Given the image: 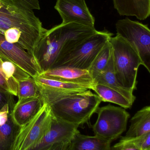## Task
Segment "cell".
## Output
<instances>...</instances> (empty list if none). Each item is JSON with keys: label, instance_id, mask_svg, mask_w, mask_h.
<instances>
[{"label": "cell", "instance_id": "obj_1", "mask_svg": "<svg viewBox=\"0 0 150 150\" xmlns=\"http://www.w3.org/2000/svg\"><path fill=\"white\" fill-rule=\"evenodd\" d=\"M40 9L38 0H0V33L8 42L19 45L33 55L47 30L34 14Z\"/></svg>", "mask_w": 150, "mask_h": 150}, {"label": "cell", "instance_id": "obj_2", "mask_svg": "<svg viewBox=\"0 0 150 150\" xmlns=\"http://www.w3.org/2000/svg\"><path fill=\"white\" fill-rule=\"evenodd\" d=\"M97 31L76 23L55 25L42 35L33 57L41 73L53 69L72 47Z\"/></svg>", "mask_w": 150, "mask_h": 150}, {"label": "cell", "instance_id": "obj_3", "mask_svg": "<svg viewBox=\"0 0 150 150\" xmlns=\"http://www.w3.org/2000/svg\"><path fill=\"white\" fill-rule=\"evenodd\" d=\"M90 90L66 97L42 99L53 116L79 127L90 120L102 101Z\"/></svg>", "mask_w": 150, "mask_h": 150}, {"label": "cell", "instance_id": "obj_4", "mask_svg": "<svg viewBox=\"0 0 150 150\" xmlns=\"http://www.w3.org/2000/svg\"><path fill=\"white\" fill-rule=\"evenodd\" d=\"M112 49L114 69L120 85L134 92L136 89L138 69L142 65L138 52L126 40L116 35L109 40Z\"/></svg>", "mask_w": 150, "mask_h": 150}, {"label": "cell", "instance_id": "obj_5", "mask_svg": "<svg viewBox=\"0 0 150 150\" xmlns=\"http://www.w3.org/2000/svg\"><path fill=\"white\" fill-rule=\"evenodd\" d=\"M113 35L107 30L97 31L72 47L53 69L66 67L89 70L99 53Z\"/></svg>", "mask_w": 150, "mask_h": 150}, {"label": "cell", "instance_id": "obj_6", "mask_svg": "<svg viewBox=\"0 0 150 150\" xmlns=\"http://www.w3.org/2000/svg\"><path fill=\"white\" fill-rule=\"evenodd\" d=\"M96 113L97 119L92 126L94 136L112 142L127 129L130 115L125 108L109 104L99 107Z\"/></svg>", "mask_w": 150, "mask_h": 150}, {"label": "cell", "instance_id": "obj_7", "mask_svg": "<svg viewBox=\"0 0 150 150\" xmlns=\"http://www.w3.org/2000/svg\"><path fill=\"white\" fill-rule=\"evenodd\" d=\"M117 35L136 49L143 66L150 72V30L147 25L132 21L128 18L118 20L115 24Z\"/></svg>", "mask_w": 150, "mask_h": 150}, {"label": "cell", "instance_id": "obj_8", "mask_svg": "<svg viewBox=\"0 0 150 150\" xmlns=\"http://www.w3.org/2000/svg\"><path fill=\"white\" fill-rule=\"evenodd\" d=\"M52 118L50 109L45 103L37 115L20 127L12 150H31L38 145L49 129Z\"/></svg>", "mask_w": 150, "mask_h": 150}, {"label": "cell", "instance_id": "obj_9", "mask_svg": "<svg viewBox=\"0 0 150 150\" xmlns=\"http://www.w3.org/2000/svg\"><path fill=\"white\" fill-rule=\"evenodd\" d=\"M0 56L13 62L33 78L41 73L33 55L19 45L8 42L1 33Z\"/></svg>", "mask_w": 150, "mask_h": 150}, {"label": "cell", "instance_id": "obj_10", "mask_svg": "<svg viewBox=\"0 0 150 150\" xmlns=\"http://www.w3.org/2000/svg\"><path fill=\"white\" fill-rule=\"evenodd\" d=\"M55 8L61 17L62 24L76 23L94 27L95 18L85 0H57Z\"/></svg>", "mask_w": 150, "mask_h": 150}, {"label": "cell", "instance_id": "obj_11", "mask_svg": "<svg viewBox=\"0 0 150 150\" xmlns=\"http://www.w3.org/2000/svg\"><path fill=\"white\" fill-rule=\"evenodd\" d=\"M78 126L68 123L52 115L50 127L41 142L31 150H48L52 146L62 142H70L79 133Z\"/></svg>", "mask_w": 150, "mask_h": 150}, {"label": "cell", "instance_id": "obj_12", "mask_svg": "<svg viewBox=\"0 0 150 150\" xmlns=\"http://www.w3.org/2000/svg\"><path fill=\"white\" fill-rule=\"evenodd\" d=\"M39 76L68 83L82 86L91 90L93 80L88 70L73 68H56L41 73Z\"/></svg>", "mask_w": 150, "mask_h": 150}, {"label": "cell", "instance_id": "obj_13", "mask_svg": "<svg viewBox=\"0 0 150 150\" xmlns=\"http://www.w3.org/2000/svg\"><path fill=\"white\" fill-rule=\"evenodd\" d=\"M44 104L43 99L38 94L35 97L18 100L10 113L13 121L21 127L37 115Z\"/></svg>", "mask_w": 150, "mask_h": 150}, {"label": "cell", "instance_id": "obj_14", "mask_svg": "<svg viewBox=\"0 0 150 150\" xmlns=\"http://www.w3.org/2000/svg\"><path fill=\"white\" fill-rule=\"evenodd\" d=\"M114 8L120 16H135L144 20L150 15V0H113Z\"/></svg>", "mask_w": 150, "mask_h": 150}, {"label": "cell", "instance_id": "obj_15", "mask_svg": "<svg viewBox=\"0 0 150 150\" xmlns=\"http://www.w3.org/2000/svg\"><path fill=\"white\" fill-rule=\"evenodd\" d=\"M94 84L103 85L115 90L127 98L132 104H133L136 98L134 95V92L122 87L118 83L114 69L112 51L107 66L105 69L94 79L93 84Z\"/></svg>", "mask_w": 150, "mask_h": 150}, {"label": "cell", "instance_id": "obj_16", "mask_svg": "<svg viewBox=\"0 0 150 150\" xmlns=\"http://www.w3.org/2000/svg\"><path fill=\"white\" fill-rule=\"evenodd\" d=\"M112 142L77 133L70 144L69 150H111Z\"/></svg>", "mask_w": 150, "mask_h": 150}, {"label": "cell", "instance_id": "obj_17", "mask_svg": "<svg viewBox=\"0 0 150 150\" xmlns=\"http://www.w3.org/2000/svg\"><path fill=\"white\" fill-rule=\"evenodd\" d=\"M131 124L124 137L140 136L150 133V106L143 108L132 117Z\"/></svg>", "mask_w": 150, "mask_h": 150}, {"label": "cell", "instance_id": "obj_18", "mask_svg": "<svg viewBox=\"0 0 150 150\" xmlns=\"http://www.w3.org/2000/svg\"><path fill=\"white\" fill-rule=\"evenodd\" d=\"M91 90L97 93L102 101L117 104L125 109L130 108L133 105L121 93L105 86L94 84Z\"/></svg>", "mask_w": 150, "mask_h": 150}, {"label": "cell", "instance_id": "obj_19", "mask_svg": "<svg viewBox=\"0 0 150 150\" xmlns=\"http://www.w3.org/2000/svg\"><path fill=\"white\" fill-rule=\"evenodd\" d=\"M20 128L13 121L10 113L7 122L0 126V150H12Z\"/></svg>", "mask_w": 150, "mask_h": 150}, {"label": "cell", "instance_id": "obj_20", "mask_svg": "<svg viewBox=\"0 0 150 150\" xmlns=\"http://www.w3.org/2000/svg\"><path fill=\"white\" fill-rule=\"evenodd\" d=\"M112 46L109 40L99 53L88 70L93 80L107 66L112 55Z\"/></svg>", "mask_w": 150, "mask_h": 150}, {"label": "cell", "instance_id": "obj_21", "mask_svg": "<svg viewBox=\"0 0 150 150\" xmlns=\"http://www.w3.org/2000/svg\"><path fill=\"white\" fill-rule=\"evenodd\" d=\"M38 94L37 84L32 77L18 82V100L35 97Z\"/></svg>", "mask_w": 150, "mask_h": 150}, {"label": "cell", "instance_id": "obj_22", "mask_svg": "<svg viewBox=\"0 0 150 150\" xmlns=\"http://www.w3.org/2000/svg\"><path fill=\"white\" fill-rule=\"evenodd\" d=\"M36 83L43 85L46 86H49L55 89H63V90H82V89H88L82 86L74 84L68 83H63L60 81L53 79L44 78L38 76L34 78ZM90 90V89H89Z\"/></svg>", "mask_w": 150, "mask_h": 150}, {"label": "cell", "instance_id": "obj_23", "mask_svg": "<svg viewBox=\"0 0 150 150\" xmlns=\"http://www.w3.org/2000/svg\"><path fill=\"white\" fill-rule=\"evenodd\" d=\"M121 142L133 145L141 150L150 149V133L132 137H122L119 141Z\"/></svg>", "mask_w": 150, "mask_h": 150}, {"label": "cell", "instance_id": "obj_24", "mask_svg": "<svg viewBox=\"0 0 150 150\" xmlns=\"http://www.w3.org/2000/svg\"><path fill=\"white\" fill-rule=\"evenodd\" d=\"M0 91L7 92L17 96L18 82L15 80L7 79L0 72Z\"/></svg>", "mask_w": 150, "mask_h": 150}, {"label": "cell", "instance_id": "obj_25", "mask_svg": "<svg viewBox=\"0 0 150 150\" xmlns=\"http://www.w3.org/2000/svg\"><path fill=\"white\" fill-rule=\"evenodd\" d=\"M14 95L7 92L0 91V110L5 105L8 104L10 112L15 105Z\"/></svg>", "mask_w": 150, "mask_h": 150}, {"label": "cell", "instance_id": "obj_26", "mask_svg": "<svg viewBox=\"0 0 150 150\" xmlns=\"http://www.w3.org/2000/svg\"><path fill=\"white\" fill-rule=\"evenodd\" d=\"M10 112L9 105H5L0 110V126L5 124L9 118V114Z\"/></svg>", "mask_w": 150, "mask_h": 150}, {"label": "cell", "instance_id": "obj_27", "mask_svg": "<svg viewBox=\"0 0 150 150\" xmlns=\"http://www.w3.org/2000/svg\"><path fill=\"white\" fill-rule=\"evenodd\" d=\"M111 150H141L133 145L119 142L111 147Z\"/></svg>", "mask_w": 150, "mask_h": 150}, {"label": "cell", "instance_id": "obj_28", "mask_svg": "<svg viewBox=\"0 0 150 150\" xmlns=\"http://www.w3.org/2000/svg\"><path fill=\"white\" fill-rule=\"evenodd\" d=\"M70 142H62L52 146L48 150H69Z\"/></svg>", "mask_w": 150, "mask_h": 150}, {"label": "cell", "instance_id": "obj_29", "mask_svg": "<svg viewBox=\"0 0 150 150\" xmlns=\"http://www.w3.org/2000/svg\"><path fill=\"white\" fill-rule=\"evenodd\" d=\"M2 60L1 59V57H0V72H1V74H2L5 77V76H4V74L3 73L2 68ZM9 79V80H15V79Z\"/></svg>", "mask_w": 150, "mask_h": 150}, {"label": "cell", "instance_id": "obj_30", "mask_svg": "<svg viewBox=\"0 0 150 150\" xmlns=\"http://www.w3.org/2000/svg\"><path fill=\"white\" fill-rule=\"evenodd\" d=\"M144 150H150V149H148Z\"/></svg>", "mask_w": 150, "mask_h": 150}]
</instances>
